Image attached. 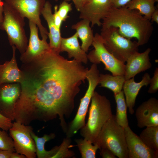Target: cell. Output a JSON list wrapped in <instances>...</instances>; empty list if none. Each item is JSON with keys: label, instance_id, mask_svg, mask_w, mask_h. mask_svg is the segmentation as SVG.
I'll return each mask as SVG.
<instances>
[{"label": "cell", "instance_id": "3957f363", "mask_svg": "<svg viewBox=\"0 0 158 158\" xmlns=\"http://www.w3.org/2000/svg\"><path fill=\"white\" fill-rule=\"evenodd\" d=\"M90 102L87 121L80 129V133L94 144L102 127L113 114L110 102L105 96L95 91Z\"/></svg>", "mask_w": 158, "mask_h": 158}, {"label": "cell", "instance_id": "5b68a950", "mask_svg": "<svg viewBox=\"0 0 158 158\" xmlns=\"http://www.w3.org/2000/svg\"><path fill=\"white\" fill-rule=\"evenodd\" d=\"M3 13L0 29L6 32L10 45L15 46L22 54L26 50L28 44L24 29L25 18L5 2Z\"/></svg>", "mask_w": 158, "mask_h": 158}, {"label": "cell", "instance_id": "f1b7e54d", "mask_svg": "<svg viewBox=\"0 0 158 158\" xmlns=\"http://www.w3.org/2000/svg\"><path fill=\"white\" fill-rule=\"evenodd\" d=\"M6 131L0 128V149L15 152L13 140Z\"/></svg>", "mask_w": 158, "mask_h": 158}, {"label": "cell", "instance_id": "d4e9b609", "mask_svg": "<svg viewBox=\"0 0 158 158\" xmlns=\"http://www.w3.org/2000/svg\"><path fill=\"white\" fill-rule=\"evenodd\" d=\"M154 0H131L125 6L130 10L138 11L145 18L150 20L155 9Z\"/></svg>", "mask_w": 158, "mask_h": 158}, {"label": "cell", "instance_id": "7a4b0ae2", "mask_svg": "<svg viewBox=\"0 0 158 158\" xmlns=\"http://www.w3.org/2000/svg\"><path fill=\"white\" fill-rule=\"evenodd\" d=\"M103 20L102 28L111 26L117 28L123 37L136 39L139 46L148 42L153 31L150 20L138 11L130 9L125 6L119 8L112 7Z\"/></svg>", "mask_w": 158, "mask_h": 158}, {"label": "cell", "instance_id": "d6a6232c", "mask_svg": "<svg viewBox=\"0 0 158 158\" xmlns=\"http://www.w3.org/2000/svg\"><path fill=\"white\" fill-rule=\"evenodd\" d=\"M58 7L57 5H55L54 6V12L53 14V16L56 26L58 29L61 30V25L63 21L58 13Z\"/></svg>", "mask_w": 158, "mask_h": 158}, {"label": "cell", "instance_id": "ac0fdd59", "mask_svg": "<svg viewBox=\"0 0 158 158\" xmlns=\"http://www.w3.org/2000/svg\"><path fill=\"white\" fill-rule=\"evenodd\" d=\"M13 56L9 61L0 65V85L4 83H18L23 81L24 75L18 67L16 56V48L12 46Z\"/></svg>", "mask_w": 158, "mask_h": 158}, {"label": "cell", "instance_id": "8d00e7d4", "mask_svg": "<svg viewBox=\"0 0 158 158\" xmlns=\"http://www.w3.org/2000/svg\"><path fill=\"white\" fill-rule=\"evenodd\" d=\"M13 152L11 151L0 149V158H11Z\"/></svg>", "mask_w": 158, "mask_h": 158}, {"label": "cell", "instance_id": "5bb4252c", "mask_svg": "<svg viewBox=\"0 0 158 158\" xmlns=\"http://www.w3.org/2000/svg\"><path fill=\"white\" fill-rule=\"evenodd\" d=\"M129 158H157L158 152L148 148L129 126L124 128Z\"/></svg>", "mask_w": 158, "mask_h": 158}, {"label": "cell", "instance_id": "f35d334b", "mask_svg": "<svg viewBox=\"0 0 158 158\" xmlns=\"http://www.w3.org/2000/svg\"><path fill=\"white\" fill-rule=\"evenodd\" d=\"M4 3L2 0H0V24L2 22L3 19Z\"/></svg>", "mask_w": 158, "mask_h": 158}, {"label": "cell", "instance_id": "44dd1931", "mask_svg": "<svg viewBox=\"0 0 158 158\" xmlns=\"http://www.w3.org/2000/svg\"><path fill=\"white\" fill-rule=\"evenodd\" d=\"M90 22L86 19L82 20L71 26V28L75 30L82 42L81 46L82 49L87 52L92 44L94 37L93 30L90 27Z\"/></svg>", "mask_w": 158, "mask_h": 158}, {"label": "cell", "instance_id": "f546056e", "mask_svg": "<svg viewBox=\"0 0 158 158\" xmlns=\"http://www.w3.org/2000/svg\"><path fill=\"white\" fill-rule=\"evenodd\" d=\"M72 10L71 4L65 1L60 3L58 7V12L63 22L69 17L68 14Z\"/></svg>", "mask_w": 158, "mask_h": 158}, {"label": "cell", "instance_id": "ffe728a7", "mask_svg": "<svg viewBox=\"0 0 158 158\" xmlns=\"http://www.w3.org/2000/svg\"><path fill=\"white\" fill-rule=\"evenodd\" d=\"M60 51L67 52L70 59L73 58L78 62L85 64L87 63L88 60L87 54L80 45L76 32L69 37L62 38Z\"/></svg>", "mask_w": 158, "mask_h": 158}, {"label": "cell", "instance_id": "52a82bcc", "mask_svg": "<svg viewBox=\"0 0 158 158\" xmlns=\"http://www.w3.org/2000/svg\"><path fill=\"white\" fill-rule=\"evenodd\" d=\"M99 72L97 64H92L87 71L86 78L88 82L87 90L81 99L77 112L74 118L68 125L66 137L71 138L85 124V118L89 106L95 90L99 84Z\"/></svg>", "mask_w": 158, "mask_h": 158}, {"label": "cell", "instance_id": "2e32d148", "mask_svg": "<svg viewBox=\"0 0 158 158\" xmlns=\"http://www.w3.org/2000/svg\"><path fill=\"white\" fill-rule=\"evenodd\" d=\"M151 51V49L148 48L142 52H136L129 57L125 64L124 76L126 80L151 68L152 64L149 58Z\"/></svg>", "mask_w": 158, "mask_h": 158}, {"label": "cell", "instance_id": "9a60e30c", "mask_svg": "<svg viewBox=\"0 0 158 158\" xmlns=\"http://www.w3.org/2000/svg\"><path fill=\"white\" fill-rule=\"evenodd\" d=\"M135 116L138 126L141 128L158 126V100L151 97L137 108Z\"/></svg>", "mask_w": 158, "mask_h": 158}, {"label": "cell", "instance_id": "7402d4cb", "mask_svg": "<svg viewBox=\"0 0 158 158\" xmlns=\"http://www.w3.org/2000/svg\"><path fill=\"white\" fill-rule=\"evenodd\" d=\"M31 136L34 139L36 147V156L38 158H54L58 148L56 146L53 147L49 151L45 149L46 143L55 137L54 133L45 134L41 137H38L32 131L31 133Z\"/></svg>", "mask_w": 158, "mask_h": 158}, {"label": "cell", "instance_id": "9c48e42d", "mask_svg": "<svg viewBox=\"0 0 158 158\" xmlns=\"http://www.w3.org/2000/svg\"><path fill=\"white\" fill-rule=\"evenodd\" d=\"M33 130L31 126L15 121L9 130L15 151L24 155L27 158L36 157L35 145L31 135Z\"/></svg>", "mask_w": 158, "mask_h": 158}, {"label": "cell", "instance_id": "4dcf8cb0", "mask_svg": "<svg viewBox=\"0 0 158 158\" xmlns=\"http://www.w3.org/2000/svg\"><path fill=\"white\" fill-rule=\"evenodd\" d=\"M150 87L147 92L150 94L156 93L158 90V68L156 67L152 78H151L149 84Z\"/></svg>", "mask_w": 158, "mask_h": 158}, {"label": "cell", "instance_id": "83f0119b", "mask_svg": "<svg viewBox=\"0 0 158 158\" xmlns=\"http://www.w3.org/2000/svg\"><path fill=\"white\" fill-rule=\"evenodd\" d=\"M71 142V138L66 137L64 138L61 144L58 146L54 158H68L74 157L75 155L74 152L69 150L72 146Z\"/></svg>", "mask_w": 158, "mask_h": 158}, {"label": "cell", "instance_id": "4316f807", "mask_svg": "<svg viewBox=\"0 0 158 158\" xmlns=\"http://www.w3.org/2000/svg\"><path fill=\"white\" fill-rule=\"evenodd\" d=\"M82 158H95L97 150L99 147L96 143L92 144L85 138L75 140Z\"/></svg>", "mask_w": 158, "mask_h": 158}, {"label": "cell", "instance_id": "74e56055", "mask_svg": "<svg viewBox=\"0 0 158 158\" xmlns=\"http://www.w3.org/2000/svg\"><path fill=\"white\" fill-rule=\"evenodd\" d=\"M152 22H155L158 24V10L155 9L154 11L152 13L151 16V19Z\"/></svg>", "mask_w": 158, "mask_h": 158}, {"label": "cell", "instance_id": "cb8c5ba5", "mask_svg": "<svg viewBox=\"0 0 158 158\" xmlns=\"http://www.w3.org/2000/svg\"><path fill=\"white\" fill-rule=\"evenodd\" d=\"M116 101V113L115 115L117 123L124 128L129 126L127 116V106L123 90L114 94Z\"/></svg>", "mask_w": 158, "mask_h": 158}, {"label": "cell", "instance_id": "e0dca14e", "mask_svg": "<svg viewBox=\"0 0 158 158\" xmlns=\"http://www.w3.org/2000/svg\"><path fill=\"white\" fill-rule=\"evenodd\" d=\"M150 78V74L146 73L140 82H135L134 77L125 81L123 91L127 107L131 114L132 115L134 113V108L136 99L140 90L142 87H147L149 85Z\"/></svg>", "mask_w": 158, "mask_h": 158}, {"label": "cell", "instance_id": "e575fe53", "mask_svg": "<svg viewBox=\"0 0 158 158\" xmlns=\"http://www.w3.org/2000/svg\"><path fill=\"white\" fill-rule=\"evenodd\" d=\"M131 0H111L112 7L119 8L125 6Z\"/></svg>", "mask_w": 158, "mask_h": 158}, {"label": "cell", "instance_id": "6da1fadb", "mask_svg": "<svg viewBox=\"0 0 158 158\" xmlns=\"http://www.w3.org/2000/svg\"><path fill=\"white\" fill-rule=\"evenodd\" d=\"M51 50L23 63L21 93L16 105L15 121L25 125L34 121L46 122L57 116L63 130L75 107L80 86L86 79L87 68Z\"/></svg>", "mask_w": 158, "mask_h": 158}, {"label": "cell", "instance_id": "b9f144b4", "mask_svg": "<svg viewBox=\"0 0 158 158\" xmlns=\"http://www.w3.org/2000/svg\"><path fill=\"white\" fill-rule=\"evenodd\" d=\"M155 2H157L158 1V0H154Z\"/></svg>", "mask_w": 158, "mask_h": 158}, {"label": "cell", "instance_id": "ab89813d", "mask_svg": "<svg viewBox=\"0 0 158 158\" xmlns=\"http://www.w3.org/2000/svg\"><path fill=\"white\" fill-rule=\"evenodd\" d=\"M11 158H26V157L24 155L14 152L12 153Z\"/></svg>", "mask_w": 158, "mask_h": 158}, {"label": "cell", "instance_id": "d6986e66", "mask_svg": "<svg viewBox=\"0 0 158 158\" xmlns=\"http://www.w3.org/2000/svg\"><path fill=\"white\" fill-rule=\"evenodd\" d=\"M41 14L47 22L49 29L48 37L51 50L53 51L60 54L61 38V30L58 29L54 22L52 6L48 1H45Z\"/></svg>", "mask_w": 158, "mask_h": 158}, {"label": "cell", "instance_id": "836d02e7", "mask_svg": "<svg viewBox=\"0 0 158 158\" xmlns=\"http://www.w3.org/2000/svg\"><path fill=\"white\" fill-rule=\"evenodd\" d=\"M100 150V155L103 158H116V156L109 150L105 148H101L99 149Z\"/></svg>", "mask_w": 158, "mask_h": 158}, {"label": "cell", "instance_id": "8fae6325", "mask_svg": "<svg viewBox=\"0 0 158 158\" xmlns=\"http://www.w3.org/2000/svg\"><path fill=\"white\" fill-rule=\"evenodd\" d=\"M21 93L19 83L0 85V114L11 121L14 120L15 107Z\"/></svg>", "mask_w": 158, "mask_h": 158}, {"label": "cell", "instance_id": "ba28073f", "mask_svg": "<svg viewBox=\"0 0 158 158\" xmlns=\"http://www.w3.org/2000/svg\"><path fill=\"white\" fill-rule=\"evenodd\" d=\"M94 49L87 54L88 59L92 63H102L105 70L111 72L114 75H124L125 64L115 57L106 49L100 34L96 33L92 44Z\"/></svg>", "mask_w": 158, "mask_h": 158}, {"label": "cell", "instance_id": "7c38bea8", "mask_svg": "<svg viewBox=\"0 0 158 158\" xmlns=\"http://www.w3.org/2000/svg\"><path fill=\"white\" fill-rule=\"evenodd\" d=\"M111 0H89L80 9L79 18L86 19L91 27L102 25L101 20L107 15L112 7Z\"/></svg>", "mask_w": 158, "mask_h": 158}, {"label": "cell", "instance_id": "484cf974", "mask_svg": "<svg viewBox=\"0 0 158 158\" xmlns=\"http://www.w3.org/2000/svg\"><path fill=\"white\" fill-rule=\"evenodd\" d=\"M139 137L148 148L158 152V126L146 127Z\"/></svg>", "mask_w": 158, "mask_h": 158}, {"label": "cell", "instance_id": "603a6c76", "mask_svg": "<svg viewBox=\"0 0 158 158\" xmlns=\"http://www.w3.org/2000/svg\"><path fill=\"white\" fill-rule=\"evenodd\" d=\"M125 80L124 75H114L108 74L100 73L99 84L100 85L101 87L111 90L115 94L122 90Z\"/></svg>", "mask_w": 158, "mask_h": 158}, {"label": "cell", "instance_id": "4fadbf2b", "mask_svg": "<svg viewBox=\"0 0 158 158\" xmlns=\"http://www.w3.org/2000/svg\"><path fill=\"white\" fill-rule=\"evenodd\" d=\"M30 36L29 43L25 52L21 54L20 60L23 63H28L40 57L51 50L47 39L40 40L38 36V28L33 22L29 20Z\"/></svg>", "mask_w": 158, "mask_h": 158}, {"label": "cell", "instance_id": "8992f818", "mask_svg": "<svg viewBox=\"0 0 158 158\" xmlns=\"http://www.w3.org/2000/svg\"><path fill=\"white\" fill-rule=\"evenodd\" d=\"M99 34L106 49L124 63L131 55L138 51L139 46L137 41H133L122 35L117 28L111 26L102 28Z\"/></svg>", "mask_w": 158, "mask_h": 158}, {"label": "cell", "instance_id": "1f68e13d", "mask_svg": "<svg viewBox=\"0 0 158 158\" xmlns=\"http://www.w3.org/2000/svg\"><path fill=\"white\" fill-rule=\"evenodd\" d=\"M12 121L0 114V128L8 131L12 126Z\"/></svg>", "mask_w": 158, "mask_h": 158}, {"label": "cell", "instance_id": "60d3db41", "mask_svg": "<svg viewBox=\"0 0 158 158\" xmlns=\"http://www.w3.org/2000/svg\"><path fill=\"white\" fill-rule=\"evenodd\" d=\"M55 1H57L58 0H55ZM63 1H67V2H68V1H70L71 0H63Z\"/></svg>", "mask_w": 158, "mask_h": 158}, {"label": "cell", "instance_id": "277c9868", "mask_svg": "<svg viewBox=\"0 0 158 158\" xmlns=\"http://www.w3.org/2000/svg\"><path fill=\"white\" fill-rule=\"evenodd\" d=\"M107 149L119 158H128V153L124 128L116 122L115 115L104 124L93 144Z\"/></svg>", "mask_w": 158, "mask_h": 158}, {"label": "cell", "instance_id": "d590c367", "mask_svg": "<svg viewBox=\"0 0 158 158\" xmlns=\"http://www.w3.org/2000/svg\"><path fill=\"white\" fill-rule=\"evenodd\" d=\"M73 3L75 8L77 11H80V8L89 0H71Z\"/></svg>", "mask_w": 158, "mask_h": 158}, {"label": "cell", "instance_id": "30bf717a", "mask_svg": "<svg viewBox=\"0 0 158 158\" xmlns=\"http://www.w3.org/2000/svg\"><path fill=\"white\" fill-rule=\"evenodd\" d=\"M5 2L24 18H28L37 25L42 38L47 39L48 32L42 25L40 16L45 0H5Z\"/></svg>", "mask_w": 158, "mask_h": 158}]
</instances>
